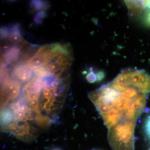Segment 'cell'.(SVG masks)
Masks as SVG:
<instances>
[{
	"instance_id": "30bf717a",
	"label": "cell",
	"mask_w": 150,
	"mask_h": 150,
	"mask_svg": "<svg viewBox=\"0 0 150 150\" xmlns=\"http://www.w3.org/2000/svg\"><path fill=\"white\" fill-rule=\"evenodd\" d=\"M46 13L45 12L42 11L38 12L34 18V21L35 23L39 24L43 21V19L46 16Z\"/></svg>"
},
{
	"instance_id": "7c38bea8",
	"label": "cell",
	"mask_w": 150,
	"mask_h": 150,
	"mask_svg": "<svg viewBox=\"0 0 150 150\" xmlns=\"http://www.w3.org/2000/svg\"><path fill=\"white\" fill-rule=\"evenodd\" d=\"M145 130L147 135L150 139V117H149L145 124Z\"/></svg>"
},
{
	"instance_id": "9c48e42d",
	"label": "cell",
	"mask_w": 150,
	"mask_h": 150,
	"mask_svg": "<svg viewBox=\"0 0 150 150\" xmlns=\"http://www.w3.org/2000/svg\"><path fill=\"white\" fill-rule=\"evenodd\" d=\"M30 6L35 11L45 9L48 7V3L41 1H32L30 3Z\"/></svg>"
},
{
	"instance_id": "6da1fadb",
	"label": "cell",
	"mask_w": 150,
	"mask_h": 150,
	"mask_svg": "<svg viewBox=\"0 0 150 150\" xmlns=\"http://www.w3.org/2000/svg\"><path fill=\"white\" fill-rule=\"evenodd\" d=\"M150 93L149 74L129 68L89 94L108 130V139L112 150H135L136 124Z\"/></svg>"
},
{
	"instance_id": "4fadbf2b",
	"label": "cell",
	"mask_w": 150,
	"mask_h": 150,
	"mask_svg": "<svg viewBox=\"0 0 150 150\" xmlns=\"http://www.w3.org/2000/svg\"><path fill=\"white\" fill-rule=\"evenodd\" d=\"M87 79L89 82H93L95 81L94 78V74L93 73L89 74L87 76Z\"/></svg>"
},
{
	"instance_id": "ba28073f",
	"label": "cell",
	"mask_w": 150,
	"mask_h": 150,
	"mask_svg": "<svg viewBox=\"0 0 150 150\" xmlns=\"http://www.w3.org/2000/svg\"><path fill=\"white\" fill-rule=\"evenodd\" d=\"M33 73L36 77L41 78L46 77L52 74L47 66L40 67L33 70Z\"/></svg>"
},
{
	"instance_id": "8992f818",
	"label": "cell",
	"mask_w": 150,
	"mask_h": 150,
	"mask_svg": "<svg viewBox=\"0 0 150 150\" xmlns=\"http://www.w3.org/2000/svg\"><path fill=\"white\" fill-rule=\"evenodd\" d=\"M15 136H18V138L24 139L25 135L28 134L30 128L28 125L25 124L13 123L6 128Z\"/></svg>"
},
{
	"instance_id": "277c9868",
	"label": "cell",
	"mask_w": 150,
	"mask_h": 150,
	"mask_svg": "<svg viewBox=\"0 0 150 150\" xmlns=\"http://www.w3.org/2000/svg\"><path fill=\"white\" fill-rule=\"evenodd\" d=\"M32 74V70L23 62H19L16 65L11 73V77L15 79V80H18L19 82H22L30 80Z\"/></svg>"
},
{
	"instance_id": "3957f363",
	"label": "cell",
	"mask_w": 150,
	"mask_h": 150,
	"mask_svg": "<svg viewBox=\"0 0 150 150\" xmlns=\"http://www.w3.org/2000/svg\"><path fill=\"white\" fill-rule=\"evenodd\" d=\"M2 84V96L6 99L4 102L5 104L7 102L15 99L18 96L21 84L18 81L14 79L8 80Z\"/></svg>"
},
{
	"instance_id": "5b68a950",
	"label": "cell",
	"mask_w": 150,
	"mask_h": 150,
	"mask_svg": "<svg viewBox=\"0 0 150 150\" xmlns=\"http://www.w3.org/2000/svg\"><path fill=\"white\" fill-rule=\"evenodd\" d=\"M20 46H14L6 50L3 54L2 59V64L6 66L12 65L15 63L18 58L21 50Z\"/></svg>"
},
{
	"instance_id": "9a60e30c",
	"label": "cell",
	"mask_w": 150,
	"mask_h": 150,
	"mask_svg": "<svg viewBox=\"0 0 150 150\" xmlns=\"http://www.w3.org/2000/svg\"><path fill=\"white\" fill-rule=\"evenodd\" d=\"M149 150H150V148L149 149Z\"/></svg>"
},
{
	"instance_id": "7a4b0ae2",
	"label": "cell",
	"mask_w": 150,
	"mask_h": 150,
	"mask_svg": "<svg viewBox=\"0 0 150 150\" xmlns=\"http://www.w3.org/2000/svg\"><path fill=\"white\" fill-rule=\"evenodd\" d=\"M56 58L52 45H46L38 48L34 55L24 62L29 69L34 70L48 65Z\"/></svg>"
},
{
	"instance_id": "8fae6325",
	"label": "cell",
	"mask_w": 150,
	"mask_h": 150,
	"mask_svg": "<svg viewBox=\"0 0 150 150\" xmlns=\"http://www.w3.org/2000/svg\"><path fill=\"white\" fill-rule=\"evenodd\" d=\"M144 20L146 24L150 26V5L148 6V10L145 14Z\"/></svg>"
},
{
	"instance_id": "5bb4252c",
	"label": "cell",
	"mask_w": 150,
	"mask_h": 150,
	"mask_svg": "<svg viewBox=\"0 0 150 150\" xmlns=\"http://www.w3.org/2000/svg\"><path fill=\"white\" fill-rule=\"evenodd\" d=\"M59 150V149H56V150Z\"/></svg>"
},
{
	"instance_id": "52a82bcc",
	"label": "cell",
	"mask_w": 150,
	"mask_h": 150,
	"mask_svg": "<svg viewBox=\"0 0 150 150\" xmlns=\"http://www.w3.org/2000/svg\"><path fill=\"white\" fill-rule=\"evenodd\" d=\"M7 38L11 42L14 43H18L22 40V37L18 25H15L9 30Z\"/></svg>"
}]
</instances>
